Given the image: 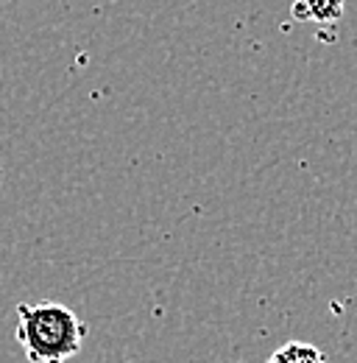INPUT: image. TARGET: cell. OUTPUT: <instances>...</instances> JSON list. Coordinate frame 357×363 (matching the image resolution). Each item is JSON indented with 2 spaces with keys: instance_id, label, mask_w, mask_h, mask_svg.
I'll return each instance as SVG.
<instances>
[{
  "instance_id": "obj_1",
  "label": "cell",
  "mask_w": 357,
  "mask_h": 363,
  "mask_svg": "<svg viewBox=\"0 0 357 363\" xmlns=\"http://www.w3.org/2000/svg\"><path fill=\"white\" fill-rule=\"evenodd\" d=\"M87 327L62 302L17 305V344L31 363H67L84 344Z\"/></svg>"
},
{
  "instance_id": "obj_2",
  "label": "cell",
  "mask_w": 357,
  "mask_h": 363,
  "mask_svg": "<svg viewBox=\"0 0 357 363\" xmlns=\"http://www.w3.org/2000/svg\"><path fill=\"white\" fill-rule=\"evenodd\" d=\"M346 0H293L290 14L299 23H335L344 14Z\"/></svg>"
},
{
  "instance_id": "obj_3",
  "label": "cell",
  "mask_w": 357,
  "mask_h": 363,
  "mask_svg": "<svg viewBox=\"0 0 357 363\" xmlns=\"http://www.w3.org/2000/svg\"><path fill=\"white\" fill-rule=\"evenodd\" d=\"M268 363H327L324 361V352L312 344H305V341H288L282 344Z\"/></svg>"
}]
</instances>
